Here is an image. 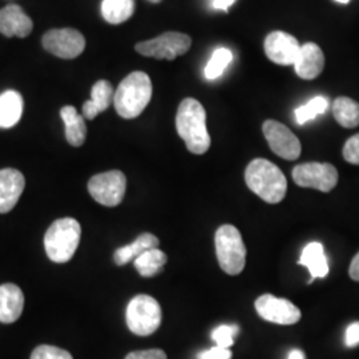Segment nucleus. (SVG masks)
Returning <instances> with one entry per match:
<instances>
[{
    "label": "nucleus",
    "instance_id": "nucleus-1",
    "mask_svg": "<svg viewBox=\"0 0 359 359\" xmlns=\"http://www.w3.org/2000/svg\"><path fill=\"white\" fill-rule=\"evenodd\" d=\"M176 128L180 137L193 154H204L210 148V136L206 129V112L196 99L188 97L180 104L176 116Z\"/></svg>",
    "mask_w": 359,
    "mask_h": 359
},
{
    "label": "nucleus",
    "instance_id": "nucleus-2",
    "mask_svg": "<svg viewBox=\"0 0 359 359\" xmlns=\"http://www.w3.org/2000/svg\"><path fill=\"white\" fill-rule=\"evenodd\" d=\"M249 189L268 204H278L285 198L287 181L283 170L265 158H255L245 170Z\"/></svg>",
    "mask_w": 359,
    "mask_h": 359
},
{
    "label": "nucleus",
    "instance_id": "nucleus-3",
    "mask_svg": "<svg viewBox=\"0 0 359 359\" xmlns=\"http://www.w3.org/2000/svg\"><path fill=\"white\" fill-rule=\"evenodd\" d=\"M152 99V81L149 76L136 71L126 77L116 90L114 104L123 118H136Z\"/></svg>",
    "mask_w": 359,
    "mask_h": 359
},
{
    "label": "nucleus",
    "instance_id": "nucleus-4",
    "mask_svg": "<svg viewBox=\"0 0 359 359\" xmlns=\"http://www.w3.org/2000/svg\"><path fill=\"white\" fill-rule=\"evenodd\" d=\"M81 237V226L75 218L65 217L52 222L44 236L48 258L56 264L68 262L76 252Z\"/></svg>",
    "mask_w": 359,
    "mask_h": 359
},
{
    "label": "nucleus",
    "instance_id": "nucleus-5",
    "mask_svg": "<svg viewBox=\"0 0 359 359\" xmlns=\"http://www.w3.org/2000/svg\"><path fill=\"white\" fill-rule=\"evenodd\" d=\"M216 253L219 268L229 276L240 274L246 262V246L240 231L233 225H222L216 231Z\"/></svg>",
    "mask_w": 359,
    "mask_h": 359
},
{
    "label": "nucleus",
    "instance_id": "nucleus-6",
    "mask_svg": "<svg viewBox=\"0 0 359 359\" xmlns=\"http://www.w3.org/2000/svg\"><path fill=\"white\" fill-rule=\"evenodd\" d=\"M126 317L129 330L132 333L140 337H148L160 327L163 313L160 304L154 297L140 294L129 301Z\"/></svg>",
    "mask_w": 359,
    "mask_h": 359
},
{
    "label": "nucleus",
    "instance_id": "nucleus-7",
    "mask_svg": "<svg viewBox=\"0 0 359 359\" xmlns=\"http://www.w3.org/2000/svg\"><path fill=\"white\" fill-rule=\"evenodd\" d=\"M192 46V39L181 32H165L157 38L136 44V51L142 56L175 60L185 55Z\"/></svg>",
    "mask_w": 359,
    "mask_h": 359
},
{
    "label": "nucleus",
    "instance_id": "nucleus-8",
    "mask_svg": "<svg viewBox=\"0 0 359 359\" xmlns=\"http://www.w3.org/2000/svg\"><path fill=\"white\" fill-rule=\"evenodd\" d=\"M127 191V177L120 170H109L95 175L88 181L92 198L104 206L114 208L121 204Z\"/></svg>",
    "mask_w": 359,
    "mask_h": 359
},
{
    "label": "nucleus",
    "instance_id": "nucleus-9",
    "mask_svg": "<svg viewBox=\"0 0 359 359\" xmlns=\"http://www.w3.org/2000/svg\"><path fill=\"white\" fill-rule=\"evenodd\" d=\"M293 180L298 187L327 193L335 188L338 172L327 163H306L293 169Z\"/></svg>",
    "mask_w": 359,
    "mask_h": 359
},
{
    "label": "nucleus",
    "instance_id": "nucleus-10",
    "mask_svg": "<svg viewBox=\"0 0 359 359\" xmlns=\"http://www.w3.org/2000/svg\"><path fill=\"white\" fill-rule=\"evenodd\" d=\"M270 149L285 160H297L301 156V142L294 133L276 120H266L262 126Z\"/></svg>",
    "mask_w": 359,
    "mask_h": 359
},
{
    "label": "nucleus",
    "instance_id": "nucleus-11",
    "mask_svg": "<svg viewBox=\"0 0 359 359\" xmlns=\"http://www.w3.org/2000/svg\"><path fill=\"white\" fill-rule=\"evenodd\" d=\"M43 47L62 59H75L86 48V39L74 28L51 29L43 36Z\"/></svg>",
    "mask_w": 359,
    "mask_h": 359
},
{
    "label": "nucleus",
    "instance_id": "nucleus-12",
    "mask_svg": "<svg viewBox=\"0 0 359 359\" xmlns=\"http://www.w3.org/2000/svg\"><path fill=\"white\" fill-rule=\"evenodd\" d=\"M255 306L261 318L278 325H294L302 316L293 302L271 294L258 297Z\"/></svg>",
    "mask_w": 359,
    "mask_h": 359
},
{
    "label": "nucleus",
    "instance_id": "nucleus-13",
    "mask_svg": "<svg viewBox=\"0 0 359 359\" xmlns=\"http://www.w3.org/2000/svg\"><path fill=\"white\" fill-rule=\"evenodd\" d=\"M299 50L298 40L283 31L270 32L265 39V53L276 65H294Z\"/></svg>",
    "mask_w": 359,
    "mask_h": 359
},
{
    "label": "nucleus",
    "instance_id": "nucleus-14",
    "mask_svg": "<svg viewBox=\"0 0 359 359\" xmlns=\"http://www.w3.org/2000/svg\"><path fill=\"white\" fill-rule=\"evenodd\" d=\"M26 188L22 172L13 168L0 170V215L11 212Z\"/></svg>",
    "mask_w": 359,
    "mask_h": 359
},
{
    "label": "nucleus",
    "instance_id": "nucleus-15",
    "mask_svg": "<svg viewBox=\"0 0 359 359\" xmlns=\"http://www.w3.org/2000/svg\"><path fill=\"white\" fill-rule=\"evenodd\" d=\"M34 28L31 18L18 4H10L0 10V32L7 38H27Z\"/></svg>",
    "mask_w": 359,
    "mask_h": 359
},
{
    "label": "nucleus",
    "instance_id": "nucleus-16",
    "mask_svg": "<svg viewBox=\"0 0 359 359\" xmlns=\"http://www.w3.org/2000/svg\"><path fill=\"white\" fill-rule=\"evenodd\" d=\"M325 67V56L320 46L316 43H306L301 46L298 57L295 60V74L304 80H313L321 75Z\"/></svg>",
    "mask_w": 359,
    "mask_h": 359
},
{
    "label": "nucleus",
    "instance_id": "nucleus-17",
    "mask_svg": "<svg viewBox=\"0 0 359 359\" xmlns=\"http://www.w3.org/2000/svg\"><path fill=\"white\" fill-rule=\"evenodd\" d=\"M25 309V294L13 283L0 286V322L13 323L18 321Z\"/></svg>",
    "mask_w": 359,
    "mask_h": 359
},
{
    "label": "nucleus",
    "instance_id": "nucleus-18",
    "mask_svg": "<svg viewBox=\"0 0 359 359\" xmlns=\"http://www.w3.org/2000/svg\"><path fill=\"white\" fill-rule=\"evenodd\" d=\"M115 92L112 84L107 80H99L93 84L90 92V100L83 104V117L93 120L99 114L107 111L114 102Z\"/></svg>",
    "mask_w": 359,
    "mask_h": 359
},
{
    "label": "nucleus",
    "instance_id": "nucleus-19",
    "mask_svg": "<svg viewBox=\"0 0 359 359\" xmlns=\"http://www.w3.org/2000/svg\"><path fill=\"white\" fill-rule=\"evenodd\" d=\"M299 265L306 266L309 273L311 274V280L309 283H313L316 278H323L329 273V264L327 258L325 256L323 245L320 243H310L302 250L301 258L298 261Z\"/></svg>",
    "mask_w": 359,
    "mask_h": 359
},
{
    "label": "nucleus",
    "instance_id": "nucleus-20",
    "mask_svg": "<svg viewBox=\"0 0 359 359\" xmlns=\"http://www.w3.org/2000/svg\"><path fill=\"white\" fill-rule=\"evenodd\" d=\"M160 244L158 238L152 233H142L132 244L126 245L123 248H118L115 252L116 265L123 266L127 265L130 261H135L137 257L142 256L147 250H151L157 248Z\"/></svg>",
    "mask_w": 359,
    "mask_h": 359
},
{
    "label": "nucleus",
    "instance_id": "nucleus-21",
    "mask_svg": "<svg viewBox=\"0 0 359 359\" xmlns=\"http://www.w3.org/2000/svg\"><path fill=\"white\" fill-rule=\"evenodd\" d=\"M23 114V97L16 90L0 95V128H13Z\"/></svg>",
    "mask_w": 359,
    "mask_h": 359
},
{
    "label": "nucleus",
    "instance_id": "nucleus-22",
    "mask_svg": "<svg viewBox=\"0 0 359 359\" xmlns=\"http://www.w3.org/2000/svg\"><path fill=\"white\" fill-rule=\"evenodd\" d=\"M60 115L65 121L67 142L72 147H81L87 137V126L84 117L79 115L76 108L72 105L63 107Z\"/></svg>",
    "mask_w": 359,
    "mask_h": 359
},
{
    "label": "nucleus",
    "instance_id": "nucleus-23",
    "mask_svg": "<svg viewBox=\"0 0 359 359\" xmlns=\"http://www.w3.org/2000/svg\"><path fill=\"white\" fill-rule=\"evenodd\" d=\"M167 261V255L158 248H154L151 250H147L145 253H142V256L135 259V268L142 277L151 278L156 274H158L160 271H163Z\"/></svg>",
    "mask_w": 359,
    "mask_h": 359
},
{
    "label": "nucleus",
    "instance_id": "nucleus-24",
    "mask_svg": "<svg viewBox=\"0 0 359 359\" xmlns=\"http://www.w3.org/2000/svg\"><path fill=\"white\" fill-rule=\"evenodd\" d=\"M333 114L338 124L345 128H355L359 126V104L350 97H338L333 103Z\"/></svg>",
    "mask_w": 359,
    "mask_h": 359
},
{
    "label": "nucleus",
    "instance_id": "nucleus-25",
    "mask_svg": "<svg viewBox=\"0 0 359 359\" xmlns=\"http://www.w3.org/2000/svg\"><path fill=\"white\" fill-rule=\"evenodd\" d=\"M135 13V0H103L102 13L111 25L127 22Z\"/></svg>",
    "mask_w": 359,
    "mask_h": 359
},
{
    "label": "nucleus",
    "instance_id": "nucleus-26",
    "mask_svg": "<svg viewBox=\"0 0 359 359\" xmlns=\"http://www.w3.org/2000/svg\"><path fill=\"white\" fill-rule=\"evenodd\" d=\"M327 105H329L327 99H325L322 96H317L305 105L295 109V121L299 126H304L305 123L316 118L317 116L325 114V111L327 109Z\"/></svg>",
    "mask_w": 359,
    "mask_h": 359
},
{
    "label": "nucleus",
    "instance_id": "nucleus-27",
    "mask_svg": "<svg viewBox=\"0 0 359 359\" xmlns=\"http://www.w3.org/2000/svg\"><path fill=\"white\" fill-rule=\"evenodd\" d=\"M231 60H233V55L229 50L218 48L217 51H215L212 55L209 63L206 65L205 71H204L206 79L215 80L221 76Z\"/></svg>",
    "mask_w": 359,
    "mask_h": 359
},
{
    "label": "nucleus",
    "instance_id": "nucleus-28",
    "mask_svg": "<svg viewBox=\"0 0 359 359\" xmlns=\"http://www.w3.org/2000/svg\"><path fill=\"white\" fill-rule=\"evenodd\" d=\"M240 332V327L237 325H221L216 327L212 333V338L215 339L217 346L229 348L234 344V338Z\"/></svg>",
    "mask_w": 359,
    "mask_h": 359
},
{
    "label": "nucleus",
    "instance_id": "nucleus-29",
    "mask_svg": "<svg viewBox=\"0 0 359 359\" xmlns=\"http://www.w3.org/2000/svg\"><path fill=\"white\" fill-rule=\"evenodd\" d=\"M31 359H74L72 355L60 347L51 345L38 346L31 354Z\"/></svg>",
    "mask_w": 359,
    "mask_h": 359
},
{
    "label": "nucleus",
    "instance_id": "nucleus-30",
    "mask_svg": "<svg viewBox=\"0 0 359 359\" xmlns=\"http://www.w3.org/2000/svg\"><path fill=\"white\" fill-rule=\"evenodd\" d=\"M344 157L347 163L359 165V133L347 140L344 147Z\"/></svg>",
    "mask_w": 359,
    "mask_h": 359
},
{
    "label": "nucleus",
    "instance_id": "nucleus-31",
    "mask_svg": "<svg viewBox=\"0 0 359 359\" xmlns=\"http://www.w3.org/2000/svg\"><path fill=\"white\" fill-rule=\"evenodd\" d=\"M197 359H231V351L225 347L216 346L203 351L197 355Z\"/></svg>",
    "mask_w": 359,
    "mask_h": 359
},
{
    "label": "nucleus",
    "instance_id": "nucleus-32",
    "mask_svg": "<svg viewBox=\"0 0 359 359\" xmlns=\"http://www.w3.org/2000/svg\"><path fill=\"white\" fill-rule=\"evenodd\" d=\"M126 359H168L167 354L160 348H151V350H142L129 353Z\"/></svg>",
    "mask_w": 359,
    "mask_h": 359
},
{
    "label": "nucleus",
    "instance_id": "nucleus-33",
    "mask_svg": "<svg viewBox=\"0 0 359 359\" xmlns=\"http://www.w3.org/2000/svg\"><path fill=\"white\" fill-rule=\"evenodd\" d=\"M345 345L347 347L359 346V322L348 325L345 334Z\"/></svg>",
    "mask_w": 359,
    "mask_h": 359
},
{
    "label": "nucleus",
    "instance_id": "nucleus-34",
    "mask_svg": "<svg viewBox=\"0 0 359 359\" xmlns=\"http://www.w3.org/2000/svg\"><path fill=\"white\" fill-rule=\"evenodd\" d=\"M348 274H350L351 280L359 283V253L353 258V261L350 264V268H348Z\"/></svg>",
    "mask_w": 359,
    "mask_h": 359
},
{
    "label": "nucleus",
    "instance_id": "nucleus-35",
    "mask_svg": "<svg viewBox=\"0 0 359 359\" xmlns=\"http://www.w3.org/2000/svg\"><path fill=\"white\" fill-rule=\"evenodd\" d=\"M234 3H236V0H212V6L216 10H221V11H225V13L229 11V8Z\"/></svg>",
    "mask_w": 359,
    "mask_h": 359
},
{
    "label": "nucleus",
    "instance_id": "nucleus-36",
    "mask_svg": "<svg viewBox=\"0 0 359 359\" xmlns=\"http://www.w3.org/2000/svg\"><path fill=\"white\" fill-rule=\"evenodd\" d=\"M287 359H306L305 358V354L302 350H298V348H293L290 353H289V357Z\"/></svg>",
    "mask_w": 359,
    "mask_h": 359
},
{
    "label": "nucleus",
    "instance_id": "nucleus-37",
    "mask_svg": "<svg viewBox=\"0 0 359 359\" xmlns=\"http://www.w3.org/2000/svg\"><path fill=\"white\" fill-rule=\"evenodd\" d=\"M335 1H338V3H342V4H347L350 0H335Z\"/></svg>",
    "mask_w": 359,
    "mask_h": 359
},
{
    "label": "nucleus",
    "instance_id": "nucleus-38",
    "mask_svg": "<svg viewBox=\"0 0 359 359\" xmlns=\"http://www.w3.org/2000/svg\"><path fill=\"white\" fill-rule=\"evenodd\" d=\"M148 1H151V3H160L161 0H148Z\"/></svg>",
    "mask_w": 359,
    "mask_h": 359
}]
</instances>
